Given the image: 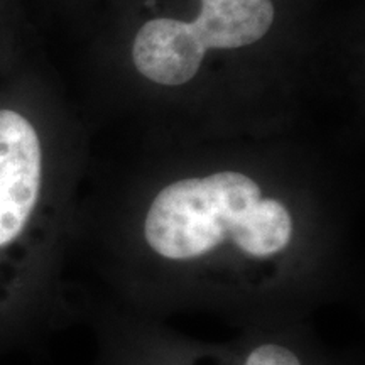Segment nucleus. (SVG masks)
<instances>
[{
  "label": "nucleus",
  "instance_id": "obj_1",
  "mask_svg": "<svg viewBox=\"0 0 365 365\" xmlns=\"http://www.w3.org/2000/svg\"><path fill=\"white\" fill-rule=\"evenodd\" d=\"M144 237L168 261H196L227 242L262 261L289 247L293 218L281 202L264 198L252 178L222 171L186 178L159 191L145 215Z\"/></svg>",
  "mask_w": 365,
  "mask_h": 365
},
{
  "label": "nucleus",
  "instance_id": "obj_2",
  "mask_svg": "<svg viewBox=\"0 0 365 365\" xmlns=\"http://www.w3.org/2000/svg\"><path fill=\"white\" fill-rule=\"evenodd\" d=\"M274 21L271 0H202L193 22L153 19L132 46L134 65L154 83L178 86L198 73L207 49H237L257 43Z\"/></svg>",
  "mask_w": 365,
  "mask_h": 365
},
{
  "label": "nucleus",
  "instance_id": "obj_3",
  "mask_svg": "<svg viewBox=\"0 0 365 365\" xmlns=\"http://www.w3.org/2000/svg\"><path fill=\"white\" fill-rule=\"evenodd\" d=\"M245 365H301V362L293 350L287 346L264 344L249 354Z\"/></svg>",
  "mask_w": 365,
  "mask_h": 365
}]
</instances>
